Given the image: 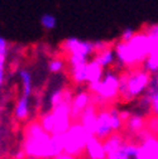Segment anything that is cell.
<instances>
[{"label":"cell","instance_id":"obj_17","mask_svg":"<svg viewBox=\"0 0 158 159\" xmlns=\"http://www.w3.org/2000/svg\"><path fill=\"white\" fill-rule=\"evenodd\" d=\"M135 33L137 32H134V29L133 28H125L124 30H123V33H122V37H120V41L122 42H129L130 39L135 35Z\"/></svg>","mask_w":158,"mask_h":159},{"label":"cell","instance_id":"obj_19","mask_svg":"<svg viewBox=\"0 0 158 159\" xmlns=\"http://www.w3.org/2000/svg\"><path fill=\"white\" fill-rule=\"evenodd\" d=\"M35 159H38V158H35Z\"/></svg>","mask_w":158,"mask_h":159},{"label":"cell","instance_id":"obj_5","mask_svg":"<svg viewBox=\"0 0 158 159\" xmlns=\"http://www.w3.org/2000/svg\"><path fill=\"white\" fill-rule=\"evenodd\" d=\"M113 133H114V129H113V125H111L109 111H101L97 115L94 134L96 135L97 139L106 140V139H109L113 135Z\"/></svg>","mask_w":158,"mask_h":159},{"label":"cell","instance_id":"obj_11","mask_svg":"<svg viewBox=\"0 0 158 159\" xmlns=\"http://www.w3.org/2000/svg\"><path fill=\"white\" fill-rule=\"evenodd\" d=\"M19 77L22 81V93L26 96H32L33 93V81H32V75L27 70H21L19 71Z\"/></svg>","mask_w":158,"mask_h":159},{"label":"cell","instance_id":"obj_16","mask_svg":"<svg viewBox=\"0 0 158 159\" xmlns=\"http://www.w3.org/2000/svg\"><path fill=\"white\" fill-rule=\"evenodd\" d=\"M142 124H143V120H141V119H138V117H129L127 120V126L133 131L139 129L142 126Z\"/></svg>","mask_w":158,"mask_h":159},{"label":"cell","instance_id":"obj_10","mask_svg":"<svg viewBox=\"0 0 158 159\" xmlns=\"http://www.w3.org/2000/svg\"><path fill=\"white\" fill-rule=\"evenodd\" d=\"M89 101H90L89 90L76 92L73 95V98H72V109H73V111H80V110L85 109L89 105Z\"/></svg>","mask_w":158,"mask_h":159},{"label":"cell","instance_id":"obj_13","mask_svg":"<svg viewBox=\"0 0 158 159\" xmlns=\"http://www.w3.org/2000/svg\"><path fill=\"white\" fill-rule=\"evenodd\" d=\"M144 70L151 75H158V54L151 53L144 62Z\"/></svg>","mask_w":158,"mask_h":159},{"label":"cell","instance_id":"obj_18","mask_svg":"<svg viewBox=\"0 0 158 159\" xmlns=\"http://www.w3.org/2000/svg\"><path fill=\"white\" fill-rule=\"evenodd\" d=\"M152 77H153V80L156 81V84L158 85V75H152Z\"/></svg>","mask_w":158,"mask_h":159},{"label":"cell","instance_id":"obj_3","mask_svg":"<svg viewBox=\"0 0 158 159\" xmlns=\"http://www.w3.org/2000/svg\"><path fill=\"white\" fill-rule=\"evenodd\" d=\"M127 43H128V47L133 54V58H134L137 66L141 65V63H144L146 59L149 56V53H151L149 38H148L147 33L146 32H137L135 35Z\"/></svg>","mask_w":158,"mask_h":159},{"label":"cell","instance_id":"obj_9","mask_svg":"<svg viewBox=\"0 0 158 159\" xmlns=\"http://www.w3.org/2000/svg\"><path fill=\"white\" fill-rule=\"evenodd\" d=\"M115 57H116L115 51L109 47V48H106V49H104V51H101V52L95 53L94 59H95V61H97L99 63H100V65L105 68V67H109V66H111V65L114 63Z\"/></svg>","mask_w":158,"mask_h":159},{"label":"cell","instance_id":"obj_2","mask_svg":"<svg viewBox=\"0 0 158 159\" xmlns=\"http://www.w3.org/2000/svg\"><path fill=\"white\" fill-rule=\"evenodd\" d=\"M119 89H120V75H118L113 71L105 72L100 82L87 85V90L90 92L101 96L103 98H114L116 95H119Z\"/></svg>","mask_w":158,"mask_h":159},{"label":"cell","instance_id":"obj_15","mask_svg":"<svg viewBox=\"0 0 158 159\" xmlns=\"http://www.w3.org/2000/svg\"><path fill=\"white\" fill-rule=\"evenodd\" d=\"M63 65H65V62L62 61L61 58H53V59H51L49 63H48V70L52 73H58L60 71L63 70Z\"/></svg>","mask_w":158,"mask_h":159},{"label":"cell","instance_id":"obj_12","mask_svg":"<svg viewBox=\"0 0 158 159\" xmlns=\"http://www.w3.org/2000/svg\"><path fill=\"white\" fill-rule=\"evenodd\" d=\"M109 114H110V120H111V125H113L114 131H119L123 126V117H122L119 110L113 106L109 110Z\"/></svg>","mask_w":158,"mask_h":159},{"label":"cell","instance_id":"obj_4","mask_svg":"<svg viewBox=\"0 0 158 159\" xmlns=\"http://www.w3.org/2000/svg\"><path fill=\"white\" fill-rule=\"evenodd\" d=\"M63 51L68 53V56H80L84 58H89L92 53H95V44L94 42L81 41L78 38H67L62 43Z\"/></svg>","mask_w":158,"mask_h":159},{"label":"cell","instance_id":"obj_7","mask_svg":"<svg viewBox=\"0 0 158 159\" xmlns=\"http://www.w3.org/2000/svg\"><path fill=\"white\" fill-rule=\"evenodd\" d=\"M105 75L104 67L99 63L97 61L92 58L91 61L87 62V85L89 84H95V82H100L103 77Z\"/></svg>","mask_w":158,"mask_h":159},{"label":"cell","instance_id":"obj_14","mask_svg":"<svg viewBox=\"0 0 158 159\" xmlns=\"http://www.w3.org/2000/svg\"><path fill=\"white\" fill-rule=\"evenodd\" d=\"M41 24L46 28V29H53L54 27H56V24H57V19H56V16H53L52 14H48V13H46V14H43L42 16H41Z\"/></svg>","mask_w":158,"mask_h":159},{"label":"cell","instance_id":"obj_6","mask_svg":"<svg viewBox=\"0 0 158 159\" xmlns=\"http://www.w3.org/2000/svg\"><path fill=\"white\" fill-rule=\"evenodd\" d=\"M109 159H141L139 149L133 144H118L110 153Z\"/></svg>","mask_w":158,"mask_h":159},{"label":"cell","instance_id":"obj_8","mask_svg":"<svg viewBox=\"0 0 158 159\" xmlns=\"http://www.w3.org/2000/svg\"><path fill=\"white\" fill-rule=\"evenodd\" d=\"M70 76L76 85L87 82V63L70 66Z\"/></svg>","mask_w":158,"mask_h":159},{"label":"cell","instance_id":"obj_1","mask_svg":"<svg viewBox=\"0 0 158 159\" xmlns=\"http://www.w3.org/2000/svg\"><path fill=\"white\" fill-rule=\"evenodd\" d=\"M152 80V75L144 68H134L125 71L120 75V89L119 95L123 97L124 102L130 101L135 97L144 95L147 87Z\"/></svg>","mask_w":158,"mask_h":159}]
</instances>
